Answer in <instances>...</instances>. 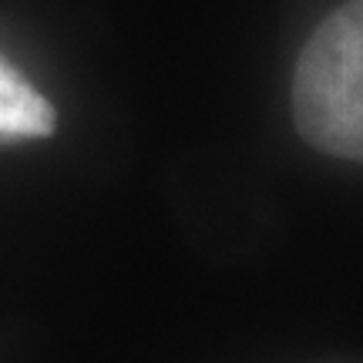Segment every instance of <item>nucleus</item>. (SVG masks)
Returning <instances> with one entry per match:
<instances>
[{"instance_id":"2","label":"nucleus","mask_w":363,"mask_h":363,"mask_svg":"<svg viewBox=\"0 0 363 363\" xmlns=\"http://www.w3.org/2000/svg\"><path fill=\"white\" fill-rule=\"evenodd\" d=\"M54 125L57 118L51 101L0 57V138H44Z\"/></svg>"},{"instance_id":"1","label":"nucleus","mask_w":363,"mask_h":363,"mask_svg":"<svg viewBox=\"0 0 363 363\" xmlns=\"http://www.w3.org/2000/svg\"><path fill=\"white\" fill-rule=\"evenodd\" d=\"M293 118L313 148L363 162V0L333 11L303 48Z\"/></svg>"}]
</instances>
